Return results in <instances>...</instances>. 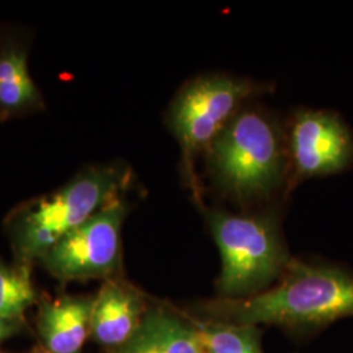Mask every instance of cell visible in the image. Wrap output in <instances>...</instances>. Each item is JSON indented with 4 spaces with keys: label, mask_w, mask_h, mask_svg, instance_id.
<instances>
[{
    "label": "cell",
    "mask_w": 353,
    "mask_h": 353,
    "mask_svg": "<svg viewBox=\"0 0 353 353\" xmlns=\"http://www.w3.org/2000/svg\"><path fill=\"white\" fill-rule=\"evenodd\" d=\"M196 318L234 325H271L292 331L323 327L353 316V272L293 258L268 290L248 299L198 303Z\"/></svg>",
    "instance_id": "6da1fadb"
},
{
    "label": "cell",
    "mask_w": 353,
    "mask_h": 353,
    "mask_svg": "<svg viewBox=\"0 0 353 353\" xmlns=\"http://www.w3.org/2000/svg\"><path fill=\"white\" fill-rule=\"evenodd\" d=\"M203 157L214 188L242 208L268 201L288 182L285 131L252 102L228 122Z\"/></svg>",
    "instance_id": "7a4b0ae2"
},
{
    "label": "cell",
    "mask_w": 353,
    "mask_h": 353,
    "mask_svg": "<svg viewBox=\"0 0 353 353\" xmlns=\"http://www.w3.org/2000/svg\"><path fill=\"white\" fill-rule=\"evenodd\" d=\"M220 252L216 280L220 299H248L271 288L288 267L290 256L280 214L271 207L250 214L199 207Z\"/></svg>",
    "instance_id": "3957f363"
},
{
    "label": "cell",
    "mask_w": 353,
    "mask_h": 353,
    "mask_svg": "<svg viewBox=\"0 0 353 353\" xmlns=\"http://www.w3.org/2000/svg\"><path fill=\"white\" fill-rule=\"evenodd\" d=\"M272 90L270 83L219 72L196 76L176 92L166 122L179 144L182 174L198 207L204 205L198 157L246 103Z\"/></svg>",
    "instance_id": "277c9868"
},
{
    "label": "cell",
    "mask_w": 353,
    "mask_h": 353,
    "mask_svg": "<svg viewBox=\"0 0 353 353\" xmlns=\"http://www.w3.org/2000/svg\"><path fill=\"white\" fill-rule=\"evenodd\" d=\"M128 182L126 165L94 166L63 189L32 203L17 216L13 227L16 250L23 265L41 261L67 233L121 198Z\"/></svg>",
    "instance_id": "5b68a950"
},
{
    "label": "cell",
    "mask_w": 353,
    "mask_h": 353,
    "mask_svg": "<svg viewBox=\"0 0 353 353\" xmlns=\"http://www.w3.org/2000/svg\"><path fill=\"white\" fill-rule=\"evenodd\" d=\"M127 205L118 198L58 241L41 262L61 280L119 276Z\"/></svg>",
    "instance_id": "8992f818"
},
{
    "label": "cell",
    "mask_w": 353,
    "mask_h": 353,
    "mask_svg": "<svg viewBox=\"0 0 353 353\" xmlns=\"http://www.w3.org/2000/svg\"><path fill=\"white\" fill-rule=\"evenodd\" d=\"M288 154L287 192L309 178L330 176L353 161V138L338 114L299 109L285 130Z\"/></svg>",
    "instance_id": "52a82bcc"
},
{
    "label": "cell",
    "mask_w": 353,
    "mask_h": 353,
    "mask_svg": "<svg viewBox=\"0 0 353 353\" xmlns=\"http://www.w3.org/2000/svg\"><path fill=\"white\" fill-rule=\"evenodd\" d=\"M148 307L145 294L125 279L105 280L93 299L90 338L106 351L123 345L139 328Z\"/></svg>",
    "instance_id": "ba28073f"
},
{
    "label": "cell",
    "mask_w": 353,
    "mask_h": 353,
    "mask_svg": "<svg viewBox=\"0 0 353 353\" xmlns=\"http://www.w3.org/2000/svg\"><path fill=\"white\" fill-rule=\"evenodd\" d=\"M108 353H201L190 313L169 303L150 305L137 332Z\"/></svg>",
    "instance_id": "9c48e42d"
},
{
    "label": "cell",
    "mask_w": 353,
    "mask_h": 353,
    "mask_svg": "<svg viewBox=\"0 0 353 353\" xmlns=\"http://www.w3.org/2000/svg\"><path fill=\"white\" fill-rule=\"evenodd\" d=\"M93 299L63 296L43 303L38 314V332L49 352L81 351L90 338Z\"/></svg>",
    "instance_id": "30bf717a"
},
{
    "label": "cell",
    "mask_w": 353,
    "mask_h": 353,
    "mask_svg": "<svg viewBox=\"0 0 353 353\" xmlns=\"http://www.w3.org/2000/svg\"><path fill=\"white\" fill-rule=\"evenodd\" d=\"M191 316V314H190ZM201 353H248L261 341L256 326L207 321L191 316Z\"/></svg>",
    "instance_id": "8fae6325"
},
{
    "label": "cell",
    "mask_w": 353,
    "mask_h": 353,
    "mask_svg": "<svg viewBox=\"0 0 353 353\" xmlns=\"http://www.w3.org/2000/svg\"><path fill=\"white\" fill-rule=\"evenodd\" d=\"M38 92L28 72L23 51L10 49L0 57V106L19 110L37 101Z\"/></svg>",
    "instance_id": "7c38bea8"
},
{
    "label": "cell",
    "mask_w": 353,
    "mask_h": 353,
    "mask_svg": "<svg viewBox=\"0 0 353 353\" xmlns=\"http://www.w3.org/2000/svg\"><path fill=\"white\" fill-rule=\"evenodd\" d=\"M37 300L29 265L0 263V316L24 321V313Z\"/></svg>",
    "instance_id": "4fadbf2b"
},
{
    "label": "cell",
    "mask_w": 353,
    "mask_h": 353,
    "mask_svg": "<svg viewBox=\"0 0 353 353\" xmlns=\"http://www.w3.org/2000/svg\"><path fill=\"white\" fill-rule=\"evenodd\" d=\"M21 326H23L21 319H13V318L0 316V341L21 331Z\"/></svg>",
    "instance_id": "5bb4252c"
},
{
    "label": "cell",
    "mask_w": 353,
    "mask_h": 353,
    "mask_svg": "<svg viewBox=\"0 0 353 353\" xmlns=\"http://www.w3.org/2000/svg\"><path fill=\"white\" fill-rule=\"evenodd\" d=\"M248 353H263L262 347H261V341L254 343V345H252V348H250V351Z\"/></svg>",
    "instance_id": "9a60e30c"
},
{
    "label": "cell",
    "mask_w": 353,
    "mask_h": 353,
    "mask_svg": "<svg viewBox=\"0 0 353 353\" xmlns=\"http://www.w3.org/2000/svg\"><path fill=\"white\" fill-rule=\"evenodd\" d=\"M49 353H50V352H49Z\"/></svg>",
    "instance_id": "2e32d148"
}]
</instances>
